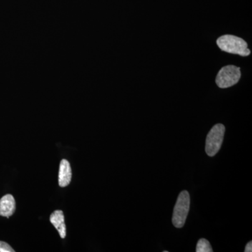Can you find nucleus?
Returning <instances> with one entry per match:
<instances>
[{"mask_svg": "<svg viewBox=\"0 0 252 252\" xmlns=\"http://www.w3.org/2000/svg\"><path fill=\"white\" fill-rule=\"evenodd\" d=\"M217 44L221 51L229 54L241 56H248L251 54L248 48V43L238 36L225 34L218 38Z\"/></svg>", "mask_w": 252, "mask_h": 252, "instance_id": "f257e3e1", "label": "nucleus"}, {"mask_svg": "<svg viewBox=\"0 0 252 252\" xmlns=\"http://www.w3.org/2000/svg\"><path fill=\"white\" fill-rule=\"evenodd\" d=\"M190 208V195L187 190L181 192L172 215V223L176 228L184 227Z\"/></svg>", "mask_w": 252, "mask_h": 252, "instance_id": "f03ea898", "label": "nucleus"}, {"mask_svg": "<svg viewBox=\"0 0 252 252\" xmlns=\"http://www.w3.org/2000/svg\"><path fill=\"white\" fill-rule=\"evenodd\" d=\"M225 126L217 124L212 127L207 136L205 152L209 157H215L220 152L225 134Z\"/></svg>", "mask_w": 252, "mask_h": 252, "instance_id": "7ed1b4c3", "label": "nucleus"}, {"mask_svg": "<svg viewBox=\"0 0 252 252\" xmlns=\"http://www.w3.org/2000/svg\"><path fill=\"white\" fill-rule=\"evenodd\" d=\"M241 77L240 68L234 65L222 67L217 74L216 84L220 89H227L238 84Z\"/></svg>", "mask_w": 252, "mask_h": 252, "instance_id": "20e7f679", "label": "nucleus"}, {"mask_svg": "<svg viewBox=\"0 0 252 252\" xmlns=\"http://www.w3.org/2000/svg\"><path fill=\"white\" fill-rule=\"evenodd\" d=\"M16 210V201L13 195L7 194L0 199V216L9 217Z\"/></svg>", "mask_w": 252, "mask_h": 252, "instance_id": "39448f33", "label": "nucleus"}, {"mask_svg": "<svg viewBox=\"0 0 252 252\" xmlns=\"http://www.w3.org/2000/svg\"><path fill=\"white\" fill-rule=\"evenodd\" d=\"M72 180V169L70 164L65 159L61 160L59 169V186L61 187H67Z\"/></svg>", "mask_w": 252, "mask_h": 252, "instance_id": "423d86ee", "label": "nucleus"}, {"mask_svg": "<svg viewBox=\"0 0 252 252\" xmlns=\"http://www.w3.org/2000/svg\"><path fill=\"white\" fill-rule=\"evenodd\" d=\"M51 223L54 225L55 228L59 231L61 238H64L66 236V225L64 223V215L61 210H56L51 214L50 217Z\"/></svg>", "mask_w": 252, "mask_h": 252, "instance_id": "0eeeda50", "label": "nucleus"}, {"mask_svg": "<svg viewBox=\"0 0 252 252\" xmlns=\"http://www.w3.org/2000/svg\"><path fill=\"white\" fill-rule=\"evenodd\" d=\"M197 252H212V248L210 242L205 238H201L198 240L197 244L196 250Z\"/></svg>", "mask_w": 252, "mask_h": 252, "instance_id": "6e6552de", "label": "nucleus"}, {"mask_svg": "<svg viewBox=\"0 0 252 252\" xmlns=\"http://www.w3.org/2000/svg\"><path fill=\"white\" fill-rule=\"evenodd\" d=\"M14 250L11 248L9 244L4 242L0 241V252H14Z\"/></svg>", "mask_w": 252, "mask_h": 252, "instance_id": "1a4fd4ad", "label": "nucleus"}, {"mask_svg": "<svg viewBox=\"0 0 252 252\" xmlns=\"http://www.w3.org/2000/svg\"><path fill=\"white\" fill-rule=\"evenodd\" d=\"M252 252V242H249L245 247V252Z\"/></svg>", "mask_w": 252, "mask_h": 252, "instance_id": "9d476101", "label": "nucleus"}]
</instances>
